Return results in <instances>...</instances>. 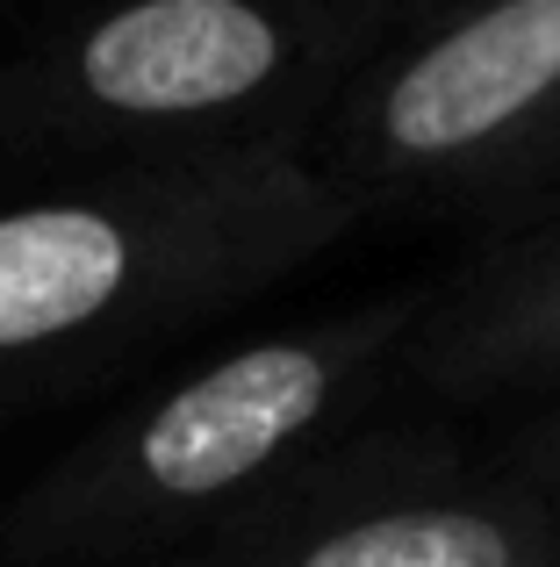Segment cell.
<instances>
[{"instance_id": "cell-1", "label": "cell", "mask_w": 560, "mask_h": 567, "mask_svg": "<svg viewBox=\"0 0 560 567\" xmlns=\"http://www.w3.org/2000/svg\"><path fill=\"white\" fill-rule=\"evenodd\" d=\"M352 230L309 144L137 158L0 208V410L252 302Z\"/></svg>"}, {"instance_id": "cell-2", "label": "cell", "mask_w": 560, "mask_h": 567, "mask_svg": "<svg viewBox=\"0 0 560 567\" xmlns=\"http://www.w3.org/2000/svg\"><path fill=\"white\" fill-rule=\"evenodd\" d=\"M424 317V288L345 317L252 338L195 367L158 402L108 416L0 503V567H115L238 525L252 503L317 467L323 431L366 402Z\"/></svg>"}, {"instance_id": "cell-3", "label": "cell", "mask_w": 560, "mask_h": 567, "mask_svg": "<svg viewBox=\"0 0 560 567\" xmlns=\"http://www.w3.org/2000/svg\"><path fill=\"white\" fill-rule=\"evenodd\" d=\"M388 37L395 0H101L0 86V115L37 137H166V158L302 144Z\"/></svg>"}, {"instance_id": "cell-4", "label": "cell", "mask_w": 560, "mask_h": 567, "mask_svg": "<svg viewBox=\"0 0 560 567\" xmlns=\"http://www.w3.org/2000/svg\"><path fill=\"white\" fill-rule=\"evenodd\" d=\"M309 158L352 216H560V0L417 14L323 115Z\"/></svg>"}, {"instance_id": "cell-5", "label": "cell", "mask_w": 560, "mask_h": 567, "mask_svg": "<svg viewBox=\"0 0 560 567\" xmlns=\"http://www.w3.org/2000/svg\"><path fill=\"white\" fill-rule=\"evenodd\" d=\"M547 554L560 511L504 467L467 474L432 445H388L302 467L173 567H532Z\"/></svg>"}, {"instance_id": "cell-6", "label": "cell", "mask_w": 560, "mask_h": 567, "mask_svg": "<svg viewBox=\"0 0 560 567\" xmlns=\"http://www.w3.org/2000/svg\"><path fill=\"white\" fill-rule=\"evenodd\" d=\"M403 367L438 395H518L560 381V216L510 230L475 266L424 288Z\"/></svg>"}, {"instance_id": "cell-7", "label": "cell", "mask_w": 560, "mask_h": 567, "mask_svg": "<svg viewBox=\"0 0 560 567\" xmlns=\"http://www.w3.org/2000/svg\"><path fill=\"white\" fill-rule=\"evenodd\" d=\"M504 474H510L518 488H532L539 503H553V511H560V410L532 416V424H525L518 439H510Z\"/></svg>"}, {"instance_id": "cell-8", "label": "cell", "mask_w": 560, "mask_h": 567, "mask_svg": "<svg viewBox=\"0 0 560 567\" xmlns=\"http://www.w3.org/2000/svg\"><path fill=\"white\" fill-rule=\"evenodd\" d=\"M417 8H424V14H432V8H460V0H417Z\"/></svg>"}, {"instance_id": "cell-9", "label": "cell", "mask_w": 560, "mask_h": 567, "mask_svg": "<svg viewBox=\"0 0 560 567\" xmlns=\"http://www.w3.org/2000/svg\"><path fill=\"white\" fill-rule=\"evenodd\" d=\"M532 567H560V554H547V560H532Z\"/></svg>"}]
</instances>
